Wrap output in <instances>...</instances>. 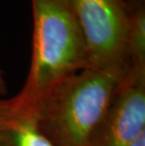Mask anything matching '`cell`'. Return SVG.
Segmentation results:
<instances>
[{"mask_svg": "<svg viewBox=\"0 0 145 146\" xmlns=\"http://www.w3.org/2000/svg\"><path fill=\"white\" fill-rule=\"evenodd\" d=\"M31 64L23 89L8 101L16 110L33 113L58 86L89 67L84 39L69 3L31 0Z\"/></svg>", "mask_w": 145, "mask_h": 146, "instance_id": "cell-1", "label": "cell"}, {"mask_svg": "<svg viewBox=\"0 0 145 146\" xmlns=\"http://www.w3.org/2000/svg\"><path fill=\"white\" fill-rule=\"evenodd\" d=\"M124 74L87 68L71 76L34 110L40 128L56 146H91Z\"/></svg>", "mask_w": 145, "mask_h": 146, "instance_id": "cell-2", "label": "cell"}, {"mask_svg": "<svg viewBox=\"0 0 145 146\" xmlns=\"http://www.w3.org/2000/svg\"><path fill=\"white\" fill-rule=\"evenodd\" d=\"M91 69L124 74L131 68L128 52L130 9L122 0H71Z\"/></svg>", "mask_w": 145, "mask_h": 146, "instance_id": "cell-3", "label": "cell"}, {"mask_svg": "<svg viewBox=\"0 0 145 146\" xmlns=\"http://www.w3.org/2000/svg\"><path fill=\"white\" fill-rule=\"evenodd\" d=\"M145 130V68L132 66L122 77L91 146H127Z\"/></svg>", "mask_w": 145, "mask_h": 146, "instance_id": "cell-4", "label": "cell"}, {"mask_svg": "<svg viewBox=\"0 0 145 146\" xmlns=\"http://www.w3.org/2000/svg\"><path fill=\"white\" fill-rule=\"evenodd\" d=\"M0 146H56L38 125L35 115L0 101Z\"/></svg>", "mask_w": 145, "mask_h": 146, "instance_id": "cell-5", "label": "cell"}, {"mask_svg": "<svg viewBox=\"0 0 145 146\" xmlns=\"http://www.w3.org/2000/svg\"><path fill=\"white\" fill-rule=\"evenodd\" d=\"M128 52L131 66L145 68V8L138 6L130 10Z\"/></svg>", "mask_w": 145, "mask_h": 146, "instance_id": "cell-6", "label": "cell"}, {"mask_svg": "<svg viewBox=\"0 0 145 146\" xmlns=\"http://www.w3.org/2000/svg\"><path fill=\"white\" fill-rule=\"evenodd\" d=\"M127 146H145V130L140 133Z\"/></svg>", "mask_w": 145, "mask_h": 146, "instance_id": "cell-7", "label": "cell"}, {"mask_svg": "<svg viewBox=\"0 0 145 146\" xmlns=\"http://www.w3.org/2000/svg\"><path fill=\"white\" fill-rule=\"evenodd\" d=\"M123 2L125 3V5L130 9H134L138 6H141L144 5V0H122Z\"/></svg>", "mask_w": 145, "mask_h": 146, "instance_id": "cell-8", "label": "cell"}, {"mask_svg": "<svg viewBox=\"0 0 145 146\" xmlns=\"http://www.w3.org/2000/svg\"><path fill=\"white\" fill-rule=\"evenodd\" d=\"M6 92V83L3 78V74L1 70H0V94H3Z\"/></svg>", "mask_w": 145, "mask_h": 146, "instance_id": "cell-9", "label": "cell"}, {"mask_svg": "<svg viewBox=\"0 0 145 146\" xmlns=\"http://www.w3.org/2000/svg\"><path fill=\"white\" fill-rule=\"evenodd\" d=\"M63 1H65V2H67V3H69V4H70L71 0H63Z\"/></svg>", "mask_w": 145, "mask_h": 146, "instance_id": "cell-10", "label": "cell"}]
</instances>
